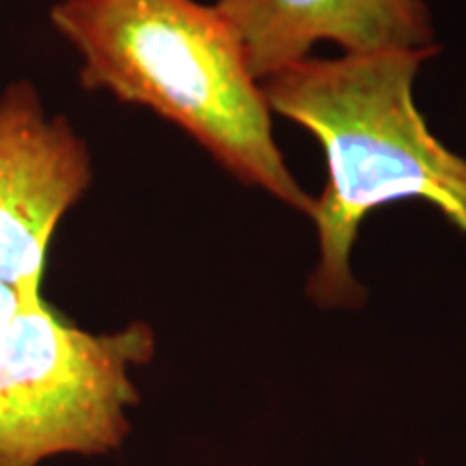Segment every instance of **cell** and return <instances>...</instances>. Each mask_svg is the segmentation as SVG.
Instances as JSON below:
<instances>
[{"label":"cell","mask_w":466,"mask_h":466,"mask_svg":"<svg viewBox=\"0 0 466 466\" xmlns=\"http://www.w3.org/2000/svg\"><path fill=\"white\" fill-rule=\"evenodd\" d=\"M439 46L337 58H305L261 83L270 110L313 134L329 184L309 212L319 261L309 294L324 307H357L365 289L352 272L359 225L393 201L432 203L466 233V160L425 126L412 85Z\"/></svg>","instance_id":"obj_1"},{"label":"cell","mask_w":466,"mask_h":466,"mask_svg":"<svg viewBox=\"0 0 466 466\" xmlns=\"http://www.w3.org/2000/svg\"><path fill=\"white\" fill-rule=\"evenodd\" d=\"M83 58L86 89L165 116L244 184L309 214L272 137L270 106L236 33L197 0H66L50 11Z\"/></svg>","instance_id":"obj_2"},{"label":"cell","mask_w":466,"mask_h":466,"mask_svg":"<svg viewBox=\"0 0 466 466\" xmlns=\"http://www.w3.org/2000/svg\"><path fill=\"white\" fill-rule=\"evenodd\" d=\"M154 354L149 326L96 335L42 299L0 330V466H39L61 453H102L130 430V371Z\"/></svg>","instance_id":"obj_3"},{"label":"cell","mask_w":466,"mask_h":466,"mask_svg":"<svg viewBox=\"0 0 466 466\" xmlns=\"http://www.w3.org/2000/svg\"><path fill=\"white\" fill-rule=\"evenodd\" d=\"M91 179L86 143L66 116L46 113L31 83L0 93V281L22 302L42 299L52 236Z\"/></svg>","instance_id":"obj_4"},{"label":"cell","mask_w":466,"mask_h":466,"mask_svg":"<svg viewBox=\"0 0 466 466\" xmlns=\"http://www.w3.org/2000/svg\"><path fill=\"white\" fill-rule=\"evenodd\" d=\"M214 7L259 83L305 61L318 42H335L346 55L434 46L423 0H217Z\"/></svg>","instance_id":"obj_5"},{"label":"cell","mask_w":466,"mask_h":466,"mask_svg":"<svg viewBox=\"0 0 466 466\" xmlns=\"http://www.w3.org/2000/svg\"><path fill=\"white\" fill-rule=\"evenodd\" d=\"M20 307H22L20 294H17L11 285L0 281V330H3L5 326L15 318V313L20 311Z\"/></svg>","instance_id":"obj_6"},{"label":"cell","mask_w":466,"mask_h":466,"mask_svg":"<svg viewBox=\"0 0 466 466\" xmlns=\"http://www.w3.org/2000/svg\"><path fill=\"white\" fill-rule=\"evenodd\" d=\"M58 3H66V0H58Z\"/></svg>","instance_id":"obj_7"}]
</instances>
